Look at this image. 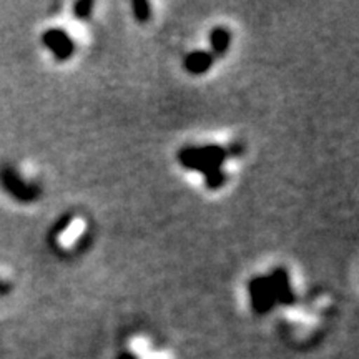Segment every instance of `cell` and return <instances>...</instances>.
Listing matches in <instances>:
<instances>
[{
    "label": "cell",
    "mask_w": 359,
    "mask_h": 359,
    "mask_svg": "<svg viewBox=\"0 0 359 359\" xmlns=\"http://www.w3.org/2000/svg\"><path fill=\"white\" fill-rule=\"evenodd\" d=\"M177 156L183 168L198 172L205 177V175L217 172V170H223V165L228 160V151L222 145L208 143L203 147H183Z\"/></svg>",
    "instance_id": "obj_1"
},
{
    "label": "cell",
    "mask_w": 359,
    "mask_h": 359,
    "mask_svg": "<svg viewBox=\"0 0 359 359\" xmlns=\"http://www.w3.org/2000/svg\"><path fill=\"white\" fill-rule=\"evenodd\" d=\"M0 188L19 203H34L42 195V187L37 182L25 180L11 163L0 165Z\"/></svg>",
    "instance_id": "obj_2"
},
{
    "label": "cell",
    "mask_w": 359,
    "mask_h": 359,
    "mask_svg": "<svg viewBox=\"0 0 359 359\" xmlns=\"http://www.w3.org/2000/svg\"><path fill=\"white\" fill-rule=\"evenodd\" d=\"M248 296L251 309L257 314H266L271 311L276 304L275 294H273L268 276L251 278L248 283Z\"/></svg>",
    "instance_id": "obj_3"
},
{
    "label": "cell",
    "mask_w": 359,
    "mask_h": 359,
    "mask_svg": "<svg viewBox=\"0 0 359 359\" xmlns=\"http://www.w3.org/2000/svg\"><path fill=\"white\" fill-rule=\"evenodd\" d=\"M42 43L52 52L58 62H67L74 57L75 42L64 29H48L42 34Z\"/></svg>",
    "instance_id": "obj_4"
},
{
    "label": "cell",
    "mask_w": 359,
    "mask_h": 359,
    "mask_svg": "<svg viewBox=\"0 0 359 359\" xmlns=\"http://www.w3.org/2000/svg\"><path fill=\"white\" fill-rule=\"evenodd\" d=\"M269 285H271L273 294H275L276 303L283 304V306H291L296 303V294L291 286V280L288 271L285 268H275L268 275Z\"/></svg>",
    "instance_id": "obj_5"
},
{
    "label": "cell",
    "mask_w": 359,
    "mask_h": 359,
    "mask_svg": "<svg viewBox=\"0 0 359 359\" xmlns=\"http://www.w3.org/2000/svg\"><path fill=\"white\" fill-rule=\"evenodd\" d=\"M215 64V57L208 50H193L188 53L183 60V69L190 75H203L212 69Z\"/></svg>",
    "instance_id": "obj_6"
},
{
    "label": "cell",
    "mask_w": 359,
    "mask_h": 359,
    "mask_svg": "<svg viewBox=\"0 0 359 359\" xmlns=\"http://www.w3.org/2000/svg\"><path fill=\"white\" fill-rule=\"evenodd\" d=\"M210 47H212V53L215 55H224L230 50L231 45V32L224 27H215L210 32Z\"/></svg>",
    "instance_id": "obj_7"
},
{
    "label": "cell",
    "mask_w": 359,
    "mask_h": 359,
    "mask_svg": "<svg viewBox=\"0 0 359 359\" xmlns=\"http://www.w3.org/2000/svg\"><path fill=\"white\" fill-rule=\"evenodd\" d=\"M226 182L228 175L224 173L223 170H217V172L205 175V187L208 188V190H219Z\"/></svg>",
    "instance_id": "obj_8"
},
{
    "label": "cell",
    "mask_w": 359,
    "mask_h": 359,
    "mask_svg": "<svg viewBox=\"0 0 359 359\" xmlns=\"http://www.w3.org/2000/svg\"><path fill=\"white\" fill-rule=\"evenodd\" d=\"M132 11H133L135 19L138 22H148L151 19V6L148 2L137 0V2L132 4Z\"/></svg>",
    "instance_id": "obj_9"
},
{
    "label": "cell",
    "mask_w": 359,
    "mask_h": 359,
    "mask_svg": "<svg viewBox=\"0 0 359 359\" xmlns=\"http://www.w3.org/2000/svg\"><path fill=\"white\" fill-rule=\"evenodd\" d=\"M93 7H95V4H93L92 0H80V2H77L74 6L75 19H79V20L88 19L90 13H92V11H93Z\"/></svg>",
    "instance_id": "obj_10"
},
{
    "label": "cell",
    "mask_w": 359,
    "mask_h": 359,
    "mask_svg": "<svg viewBox=\"0 0 359 359\" xmlns=\"http://www.w3.org/2000/svg\"><path fill=\"white\" fill-rule=\"evenodd\" d=\"M72 219H74V217H72L70 213H69V215H64V217H62L60 219H58V222H57V223L53 224V226H52L50 233H48V241H52L53 238H57L58 235H60L62 231L67 230V228L70 226Z\"/></svg>",
    "instance_id": "obj_11"
},
{
    "label": "cell",
    "mask_w": 359,
    "mask_h": 359,
    "mask_svg": "<svg viewBox=\"0 0 359 359\" xmlns=\"http://www.w3.org/2000/svg\"><path fill=\"white\" fill-rule=\"evenodd\" d=\"M8 293H11V285L0 278V296H7Z\"/></svg>",
    "instance_id": "obj_12"
},
{
    "label": "cell",
    "mask_w": 359,
    "mask_h": 359,
    "mask_svg": "<svg viewBox=\"0 0 359 359\" xmlns=\"http://www.w3.org/2000/svg\"><path fill=\"white\" fill-rule=\"evenodd\" d=\"M118 359H138L137 356H135L133 353H130V351H125V353H122L118 356Z\"/></svg>",
    "instance_id": "obj_13"
}]
</instances>
